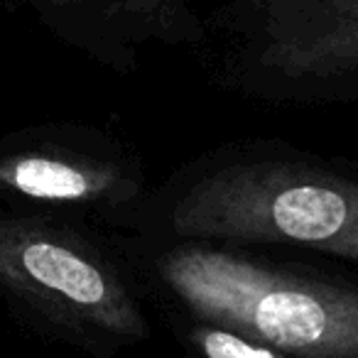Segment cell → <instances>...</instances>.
<instances>
[{"label":"cell","instance_id":"obj_6","mask_svg":"<svg viewBox=\"0 0 358 358\" xmlns=\"http://www.w3.org/2000/svg\"><path fill=\"white\" fill-rule=\"evenodd\" d=\"M103 15L120 27L123 40L135 45L150 40H192L196 27L185 0H99Z\"/></svg>","mask_w":358,"mask_h":358},{"label":"cell","instance_id":"obj_4","mask_svg":"<svg viewBox=\"0 0 358 358\" xmlns=\"http://www.w3.org/2000/svg\"><path fill=\"white\" fill-rule=\"evenodd\" d=\"M150 189L145 164L94 130H45L0 143V196L62 219L135 229Z\"/></svg>","mask_w":358,"mask_h":358},{"label":"cell","instance_id":"obj_1","mask_svg":"<svg viewBox=\"0 0 358 358\" xmlns=\"http://www.w3.org/2000/svg\"><path fill=\"white\" fill-rule=\"evenodd\" d=\"M135 236L307 248L358 263V169L287 143L209 150L152 187Z\"/></svg>","mask_w":358,"mask_h":358},{"label":"cell","instance_id":"obj_3","mask_svg":"<svg viewBox=\"0 0 358 358\" xmlns=\"http://www.w3.org/2000/svg\"><path fill=\"white\" fill-rule=\"evenodd\" d=\"M0 294L99 358L152 336L145 292L123 253L62 216L0 214Z\"/></svg>","mask_w":358,"mask_h":358},{"label":"cell","instance_id":"obj_5","mask_svg":"<svg viewBox=\"0 0 358 358\" xmlns=\"http://www.w3.org/2000/svg\"><path fill=\"white\" fill-rule=\"evenodd\" d=\"M250 69L285 99L358 96V0H241Z\"/></svg>","mask_w":358,"mask_h":358},{"label":"cell","instance_id":"obj_7","mask_svg":"<svg viewBox=\"0 0 358 358\" xmlns=\"http://www.w3.org/2000/svg\"><path fill=\"white\" fill-rule=\"evenodd\" d=\"M167 317L172 319L179 343L189 358H289L287 353L238 329L182 312H167Z\"/></svg>","mask_w":358,"mask_h":358},{"label":"cell","instance_id":"obj_2","mask_svg":"<svg viewBox=\"0 0 358 358\" xmlns=\"http://www.w3.org/2000/svg\"><path fill=\"white\" fill-rule=\"evenodd\" d=\"M123 258L162 312L250 334L289 358H358V285L206 241H123Z\"/></svg>","mask_w":358,"mask_h":358}]
</instances>
